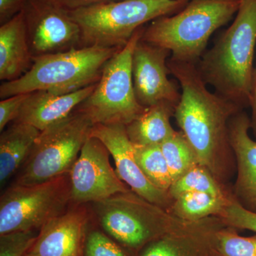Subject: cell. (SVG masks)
<instances>
[{"mask_svg": "<svg viewBox=\"0 0 256 256\" xmlns=\"http://www.w3.org/2000/svg\"><path fill=\"white\" fill-rule=\"evenodd\" d=\"M50 1L58 8L70 12L88 8L94 5L110 2L112 1H118V0H50Z\"/></svg>", "mask_w": 256, "mask_h": 256, "instance_id": "obj_31", "label": "cell"}, {"mask_svg": "<svg viewBox=\"0 0 256 256\" xmlns=\"http://www.w3.org/2000/svg\"><path fill=\"white\" fill-rule=\"evenodd\" d=\"M24 18L33 58L80 48V26L68 12L50 0H30Z\"/></svg>", "mask_w": 256, "mask_h": 256, "instance_id": "obj_11", "label": "cell"}, {"mask_svg": "<svg viewBox=\"0 0 256 256\" xmlns=\"http://www.w3.org/2000/svg\"><path fill=\"white\" fill-rule=\"evenodd\" d=\"M256 45V0H240L233 23L196 64L215 92L244 110L250 107Z\"/></svg>", "mask_w": 256, "mask_h": 256, "instance_id": "obj_2", "label": "cell"}, {"mask_svg": "<svg viewBox=\"0 0 256 256\" xmlns=\"http://www.w3.org/2000/svg\"><path fill=\"white\" fill-rule=\"evenodd\" d=\"M160 146L169 166L173 182L200 163L194 151L182 131H176Z\"/></svg>", "mask_w": 256, "mask_h": 256, "instance_id": "obj_23", "label": "cell"}, {"mask_svg": "<svg viewBox=\"0 0 256 256\" xmlns=\"http://www.w3.org/2000/svg\"><path fill=\"white\" fill-rule=\"evenodd\" d=\"M216 238L224 256H256V236L242 237L235 232L222 230L216 234Z\"/></svg>", "mask_w": 256, "mask_h": 256, "instance_id": "obj_25", "label": "cell"}, {"mask_svg": "<svg viewBox=\"0 0 256 256\" xmlns=\"http://www.w3.org/2000/svg\"><path fill=\"white\" fill-rule=\"evenodd\" d=\"M222 222L232 228L246 229L256 233V213L242 206L234 196L218 216Z\"/></svg>", "mask_w": 256, "mask_h": 256, "instance_id": "obj_26", "label": "cell"}, {"mask_svg": "<svg viewBox=\"0 0 256 256\" xmlns=\"http://www.w3.org/2000/svg\"><path fill=\"white\" fill-rule=\"evenodd\" d=\"M131 254L92 220L86 238L84 256H130Z\"/></svg>", "mask_w": 256, "mask_h": 256, "instance_id": "obj_24", "label": "cell"}, {"mask_svg": "<svg viewBox=\"0 0 256 256\" xmlns=\"http://www.w3.org/2000/svg\"><path fill=\"white\" fill-rule=\"evenodd\" d=\"M168 66L182 90L174 110L176 124L198 162L222 183L230 172L232 159H235L229 139V121L244 110L208 90L196 64L170 58Z\"/></svg>", "mask_w": 256, "mask_h": 256, "instance_id": "obj_1", "label": "cell"}, {"mask_svg": "<svg viewBox=\"0 0 256 256\" xmlns=\"http://www.w3.org/2000/svg\"><path fill=\"white\" fill-rule=\"evenodd\" d=\"M94 126L90 118L76 108L42 131L13 184H36L69 173Z\"/></svg>", "mask_w": 256, "mask_h": 256, "instance_id": "obj_7", "label": "cell"}, {"mask_svg": "<svg viewBox=\"0 0 256 256\" xmlns=\"http://www.w3.org/2000/svg\"><path fill=\"white\" fill-rule=\"evenodd\" d=\"M176 106L161 102L144 111L126 126L128 138L133 144H161L176 132L171 124Z\"/></svg>", "mask_w": 256, "mask_h": 256, "instance_id": "obj_19", "label": "cell"}, {"mask_svg": "<svg viewBox=\"0 0 256 256\" xmlns=\"http://www.w3.org/2000/svg\"><path fill=\"white\" fill-rule=\"evenodd\" d=\"M144 28H138L127 44L108 60L96 88L77 108L85 112L94 124L126 126L146 109L136 98L132 74L133 53Z\"/></svg>", "mask_w": 256, "mask_h": 256, "instance_id": "obj_8", "label": "cell"}, {"mask_svg": "<svg viewBox=\"0 0 256 256\" xmlns=\"http://www.w3.org/2000/svg\"><path fill=\"white\" fill-rule=\"evenodd\" d=\"M188 192L206 193L220 197L229 196L224 191L222 183L206 166L200 163L174 181L168 191L173 200Z\"/></svg>", "mask_w": 256, "mask_h": 256, "instance_id": "obj_22", "label": "cell"}, {"mask_svg": "<svg viewBox=\"0 0 256 256\" xmlns=\"http://www.w3.org/2000/svg\"><path fill=\"white\" fill-rule=\"evenodd\" d=\"M96 85L66 94L46 90L30 92L14 122L31 124L42 132L68 117L92 94Z\"/></svg>", "mask_w": 256, "mask_h": 256, "instance_id": "obj_16", "label": "cell"}, {"mask_svg": "<svg viewBox=\"0 0 256 256\" xmlns=\"http://www.w3.org/2000/svg\"><path fill=\"white\" fill-rule=\"evenodd\" d=\"M252 121L240 110L229 121V139L236 162L234 195L247 210L256 213V140L249 136Z\"/></svg>", "mask_w": 256, "mask_h": 256, "instance_id": "obj_15", "label": "cell"}, {"mask_svg": "<svg viewBox=\"0 0 256 256\" xmlns=\"http://www.w3.org/2000/svg\"><path fill=\"white\" fill-rule=\"evenodd\" d=\"M32 64L24 10L0 26V80H16L30 70Z\"/></svg>", "mask_w": 256, "mask_h": 256, "instance_id": "obj_17", "label": "cell"}, {"mask_svg": "<svg viewBox=\"0 0 256 256\" xmlns=\"http://www.w3.org/2000/svg\"><path fill=\"white\" fill-rule=\"evenodd\" d=\"M120 48L85 46L33 58L24 75L0 86L2 99L46 90L56 94L77 92L98 84L108 60Z\"/></svg>", "mask_w": 256, "mask_h": 256, "instance_id": "obj_4", "label": "cell"}, {"mask_svg": "<svg viewBox=\"0 0 256 256\" xmlns=\"http://www.w3.org/2000/svg\"><path fill=\"white\" fill-rule=\"evenodd\" d=\"M38 232L24 230L0 235V256H26Z\"/></svg>", "mask_w": 256, "mask_h": 256, "instance_id": "obj_27", "label": "cell"}, {"mask_svg": "<svg viewBox=\"0 0 256 256\" xmlns=\"http://www.w3.org/2000/svg\"><path fill=\"white\" fill-rule=\"evenodd\" d=\"M90 204L96 225L132 252L161 238L174 224L184 222L131 190Z\"/></svg>", "mask_w": 256, "mask_h": 256, "instance_id": "obj_6", "label": "cell"}, {"mask_svg": "<svg viewBox=\"0 0 256 256\" xmlns=\"http://www.w3.org/2000/svg\"><path fill=\"white\" fill-rule=\"evenodd\" d=\"M190 0H118L70 12L82 31L80 47L121 48L138 28L176 14Z\"/></svg>", "mask_w": 256, "mask_h": 256, "instance_id": "obj_5", "label": "cell"}, {"mask_svg": "<svg viewBox=\"0 0 256 256\" xmlns=\"http://www.w3.org/2000/svg\"><path fill=\"white\" fill-rule=\"evenodd\" d=\"M68 173L32 185L12 184L0 198V235L36 230L72 206Z\"/></svg>", "mask_w": 256, "mask_h": 256, "instance_id": "obj_9", "label": "cell"}, {"mask_svg": "<svg viewBox=\"0 0 256 256\" xmlns=\"http://www.w3.org/2000/svg\"><path fill=\"white\" fill-rule=\"evenodd\" d=\"M30 94H18L2 99L0 101V131L1 132L10 122L18 119L20 110Z\"/></svg>", "mask_w": 256, "mask_h": 256, "instance_id": "obj_28", "label": "cell"}, {"mask_svg": "<svg viewBox=\"0 0 256 256\" xmlns=\"http://www.w3.org/2000/svg\"><path fill=\"white\" fill-rule=\"evenodd\" d=\"M30 0H0V24L8 22L26 8Z\"/></svg>", "mask_w": 256, "mask_h": 256, "instance_id": "obj_30", "label": "cell"}, {"mask_svg": "<svg viewBox=\"0 0 256 256\" xmlns=\"http://www.w3.org/2000/svg\"><path fill=\"white\" fill-rule=\"evenodd\" d=\"M134 156L140 168L156 188L168 192L173 181L160 144L136 146Z\"/></svg>", "mask_w": 256, "mask_h": 256, "instance_id": "obj_21", "label": "cell"}, {"mask_svg": "<svg viewBox=\"0 0 256 256\" xmlns=\"http://www.w3.org/2000/svg\"><path fill=\"white\" fill-rule=\"evenodd\" d=\"M171 52L166 48L140 40L132 60L133 87L142 107L169 102L175 106L181 98L178 84L170 80L168 60Z\"/></svg>", "mask_w": 256, "mask_h": 256, "instance_id": "obj_12", "label": "cell"}, {"mask_svg": "<svg viewBox=\"0 0 256 256\" xmlns=\"http://www.w3.org/2000/svg\"><path fill=\"white\" fill-rule=\"evenodd\" d=\"M138 256H183L181 250L171 238L161 237L138 252Z\"/></svg>", "mask_w": 256, "mask_h": 256, "instance_id": "obj_29", "label": "cell"}, {"mask_svg": "<svg viewBox=\"0 0 256 256\" xmlns=\"http://www.w3.org/2000/svg\"><path fill=\"white\" fill-rule=\"evenodd\" d=\"M227 197L206 193L188 192L175 198L170 213L178 220L195 223L212 216H218L228 201Z\"/></svg>", "mask_w": 256, "mask_h": 256, "instance_id": "obj_20", "label": "cell"}, {"mask_svg": "<svg viewBox=\"0 0 256 256\" xmlns=\"http://www.w3.org/2000/svg\"><path fill=\"white\" fill-rule=\"evenodd\" d=\"M110 153L100 140L90 136L69 172L72 205L102 201L129 191L110 162Z\"/></svg>", "mask_w": 256, "mask_h": 256, "instance_id": "obj_10", "label": "cell"}, {"mask_svg": "<svg viewBox=\"0 0 256 256\" xmlns=\"http://www.w3.org/2000/svg\"><path fill=\"white\" fill-rule=\"evenodd\" d=\"M90 216L86 204L72 205L40 229L26 256H84Z\"/></svg>", "mask_w": 256, "mask_h": 256, "instance_id": "obj_14", "label": "cell"}, {"mask_svg": "<svg viewBox=\"0 0 256 256\" xmlns=\"http://www.w3.org/2000/svg\"><path fill=\"white\" fill-rule=\"evenodd\" d=\"M239 5L240 0H190L176 14L152 21L141 40L169 50L172 60L196 64L212 35L233 18Z\"/></svg>", "mask_w": 256, "mask_h": 256, "instance_id": "obj_3", "label": "cell"}, {"mask_svg": "<svg viewBox=\"0 0 256 256\" xmlns=\"http://www.w3.org/2000/svg\"><path fill=\"white\" fill-rule=\"evenodd\" d=\"M250 107L252 108V129L256 140V65L252 74L250 90Z\"/></svg>", "mask_w": 256, "mask_h": 256, "instance_id": "obj_32", "label": "cell"}, {"mask_svg": "<svg viewBox=\"0 0 256 256\" xmlns=\"http://www.w3.org/2000/svg\"><path fill=\"white\" fill-rule=\"evenodd\" d=\"M90 136L105 144L114 160L116 172L132 191L170 212L174 200L168 192L156 188L143 174L136 161L134 144L128 138L126 126L94 124Z\"/></svg>", "mask_w": 256, "mask_h": 256, "instance_id": "obj_13", "label": "cell"}, {"mask_svg": "<svg viewBox=\"0 0 256 256\" xmlns=\"http://www.w3.org/2000/svg\"><path fill=\"white\" fill-rule=\"evenodd\" d=\"M41 131L31 124L13 122L0 136V182L18 173Z\"/></svg>", "mask_w": 256, "mask_h": 256, "instance_id": "obj_18", "label": "cell"}]
</instances>
